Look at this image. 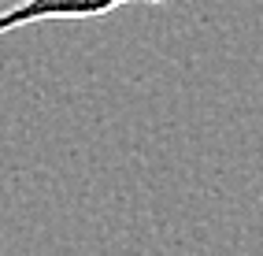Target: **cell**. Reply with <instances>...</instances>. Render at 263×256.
I'll return each mask as SVG.
<instances>
[{
	"label": "cell",
	"instance_id": "obj_1",
	"mask_svg": "<svg viewBox=\"0 0 263 256\" xmlns=\"http://www.w3.org/2000/svg\"><path fill=\"white\" fill-rule=\"evenodd\" d=\"M126 4H167V0H19L8 11H0V33L48 19H100Z\"/></svg>",
	"mask_w": 263,
	"mask_h": 256
}]
</instances>
